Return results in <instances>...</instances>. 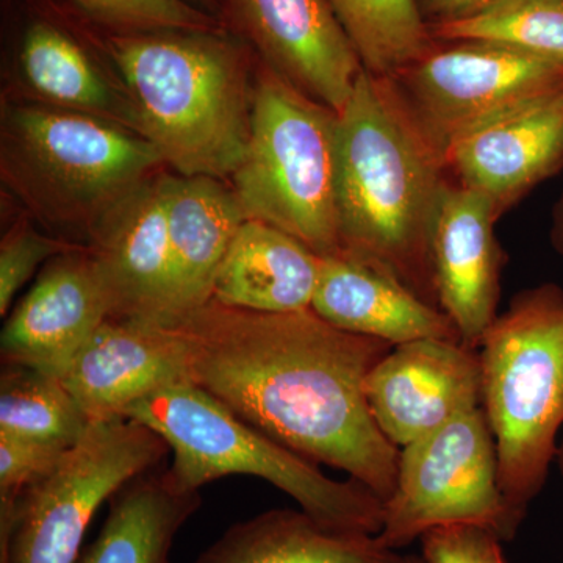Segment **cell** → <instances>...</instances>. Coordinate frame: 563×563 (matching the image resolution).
I'll return each mask as SVG.
<instances>
[{
    "instance_id": "obj_13",
    "label": "cell",
    "mask_w": 563,
    "mask_h": 563,
    "mask_svg": "<svg viewBox=\"0 0 563 563\" xmlns=\"http://www.w3.org/2000/svg\"><path fill=\"white\" fill-rule=\"evenodd\" d=\"M166 180L161 173L129 192L85 242L114 320L168 322Z\"/></svg>"
},
{
    "instance_id": "obj_9",
    "label": "cell",
    "mask_w": 563,
    "mask_h": 563,
    "mask_svg": "<svg viewBox=\"0 0 563 563\" xmlns=\"http://www.w3.org/2000/svg\"><path fill=\"white\" fill-rule=\"evenodd\" d=\"M457 525L483 526L503 542L521 528L504 498L495 439L481 407L399 450L395 490L376 537L398 551Z\"/></svg>"
},
{
    "instance_id": "obj_34",
    "label": "cell",
    "mask_w": 563,
    "mask_h": 563,
    "mask_svg": "<svg viewBox=\"0 0 563 563\" xmlns=\"http://www.w3.org/2000/svg\"><path fill=\"white\" fill-rule=\"evenodd\" d=\"M402 563H426L422 561V558H418V555H404Z\"/></svg>"
},
{
    "instance_id": "obj_4",
    "label": "cell",
    "mask_w": 563,
    "mask_h": 563,
    "mask_svg": "<svg viewBox=\"0 0 563 563\" xmlns=\"http://www.w3.org/2000/svg\"><path fill=\"white\" fill-rule=\"evenodd\" d=\"M173 453L174 484L185 492L225 476H254L290 496L299 509L333 531L377 536L385 503L365 485L325 476L320 465L232 413L191 380L168 385L129 409Z\"/></svg>"
},
{
    "instance_id": "obj_7",
    "label": "cell",
    "mask_w": 563,
    "mask_h": 563,
    "mask_svg": "<svg viewBox=\"0 0 563 563\" xmlns=\"http://www.w3.org/2000/svg\"><path fill=\"white\" fill-rule=\"evenodd\" d=\"M340 114L262 62L251 133L232 190L246 220L262 221L321 257L342 254Z\"/></svg>"
},
{
    "instance_id": "obj_18",
    "label": "cell",
    "mask_w": 563,
    "mask_h": 563,
    "mask_svg": "<svg viewBox=\"0 0 563 563\" xmlns=\"http://www.w3.org/2000/svg\"><path fill=\"white\" fill-rule=\"evenodd\" d=\"M312 309L342 331L393 346L418 340L462 343L443 310L393 274L346 254L322 257Z\"/></svg>"
},
{
    "instance_id": "obj_2",
    "label": "cell",
    "mask_w": 563,
    "mask_h": 563,
    "mask_svg": "<svg viewBox=\"0 0 563 563\" xmlns=\"http://www.w3.org/2000/svg\"><path fill=\"white\" fill-rule=\"evenodd\" d=\"M339 114L342 254L393 274L439 307L432 231L453 181L442 147L391 77L365 68Z\"/></svg>"
},
{
    "instance_id": "obj_29",
    "label": "cell",
    "mask_w": 563,
    "mask_h": 563,
    "mask_svg": "<svg viewBox=\"0 0 563 563\" xmlns=\"http://www.w3.org/2000/svg\"><path fill=\"white\" fill-rule=\"evenodd\" d=\"M69 448L0 433V496L21 493L49 476Z\"/></svg>"
},
{
    "instance_id": "obj_30",
    "label": "cell",
    "mask_w": 563,
    "mask_h": 563,
    "mask_svg": "<svg viewBox=\"0 0 563 563\" xmlns=\"http://www.w3.org/2000/svg\"><path fill=\"white\" fill-rule=\"evenodd\" d=\"M426 563H507L503 540L483 526L457 525L433 529L420 539Z\"/></svg>"
},
{
    "instance_id": "obj_33",
    "label": "cell",
    "mask_w": 563,
    "mask_h": 563,
    "mask_svg": "<svg viewBox=\"0 0 563 563\" xmlns=\"http://www.w3.org/2000/svg\"><path fill=\"white\" fill-rule=\"evenodd\" d=\"M555 463H558L559 472L562 474L563 479V431L561 435V440H559L558 453H555Z\"/></svg>"
},
{
    "instance_id": "obj_5",
    "label": "cell",
    "mask_w": 563,
    "mask_h": 563,
    "mask_svg": "<svg viewBox=\"0 0 563 563\" xmlns=\"http://www.w3.org/2000/svg\"><path fill=\"white\" fill-rule=\"evenodd\" d=\"M481 409L498 454L499 485L523 525L563 431V288L518 291L479 347Z\"/></svg>"
},
{
    "instance_id": "obj_15",
    "label": "cell",
    "mask_w": 563,
    "mask_h": 563,
    "mask_svg": "<svg viewBox=\"0 0 563 563\" xmlns=\"http://www.w3.org/2000/svg\"><path fill=\"white\" fill-rule=\"evenodd\" d=\"M90 424L128 418L141 399L188 379L187 352L174 325L109 318L63 376Z\"/></svg>"
},
{
    "instance_id": "obj_22",
    "label": "cell",
    "mask_w": 563,
    "mask_h": 563,
    "mask_svg": "<svg viewBox=\"0 0 563 563\" xmlns=\"http://www.w3.org/2000/svg\"><path fill=\"white\" fill-rule=\"evenodd\" d=\"M376 536L333 531L299 510L273 509L232 525L195 563H402Z\"/></svg>"
},
{
    "instance_id": "obj_28",
    "label": "cell",
    "mask_w": 563,
    "mask_h": 563,
    "mask_svg": "<svg viewBox=\"0 0 563 563\" xmlns=\"http://www.w3.org/2000/svg\"><path fill=\"white\" fill-rule=\"evenodd\" d=\"M84 246L74 240L44 235L29 221H18L3 233L0 243V314L9 313L14 296L35 276L40 266Z\"/></svg>"
},
{
    "instance_id": "obj_31",
    "label": "cell",
    "mask_w": 563,
    "mask_h": 563,
    "mask_svg": "<svg viewBox=\"0 0 563 563\" xmlns=\"http://www.w3.org/2000/svg\"><path fill=\"white\" fill-rule=\"evenodd\" d=\"M429 29L470 20L490 7L495 0H415Z\"/></svg>"
},
{
    "instance_id": "obj_24",
    "label": "cell",
    "mask_w": 563,
    "mask_h": 563,
    "mask_svg": "<svg viewBox=\"0 0 563 563\" xmlns=\"http://www.w3.org/2000/svg\"><path fill=\"white\" fill-rule=\"evenodd\" d=\"M90 426L63 377L3 363L0 433L73 448Z\"/></svg>"
},
{
    "instance_id": "obj_26",
    "label": "cell",
    "mask_w": 563,
    "mask_h": 563,
    "mask_svg": "<svg viewBox=\"0 0 563 563\" xmlns=\"http://www.w3.org/2000/svg\"><path fill=\"white\" fill-rule=\"evenodd\" d=\"M431 33L435 40L493 41L563 62V0H495L476 16Z\"/></svg>"
},
{
    "instance_id": "obj_6",
    "label": "cell",
    "mask_w": 563,
    "mask_h": 563,
    "mask_svg": "<svg viewBox=\"0 0 563 563\" xmlns=\"http://www.w3.org/2000/svg\"><path fill=\"white\" fill-rule=\"evenodd\" d=\"M162 166L143 136L117 122L46 103L3 110V185L33 218L84 244L103 214Z\"/></svg>"
},
{
    "instance_id": "obj_19",
    "label": "cell",
    "mask_w": 563,
    "mask_h": 563,
    "mask_svg": "<svg viewBox=\"0 0 563 563\" xmlns=\"http://www.w3.org/2000/svg\"><path fill=\"white\" fill-rule=\"evenodd\" d=\"M168 322L206 306L214 277L246 221L232 187L211 177L168 176Z\"/></svg>"
},
{
    "instance_id": "obj_16",
    "label": "cell",
    "mask_w": 563,
    "mask_h": 563,
    "mask_svg": "<svg viewBox=\"0 0 563 563\" xmlns=\"http://www.w3.org/2000/svg\"><path fill=\"white\" fill-rule=\"evenodd\" d=\"M110 318L109 301L87 246L52 258L7 318L2 363L63 377L85 342Z\"/></svg>"
},
{
    "instance_id": "obj_21",
    "label": "cell",
    "mask_w": 563,
    "mask_h": 563,
    "mask_svg": "<svg viewBox=\"0 0 563 563\" xmlns=\"http://www.w3.org/2000/svg\"><path fill=\"white\" fill-rule=\"evenodd\" d=\"M201 506V493L180 490L169 466L141 473L111 496L101 532L74 563H172L177 533Z\"/></svg>"
},
{
    "instance_id": "obj_32",
    "label": "cell",
    "mask_w": 563,
    "mask_h": 563,
    "mask_svg": "<svg viewBox=\"0 0 563 563\" xmlns=\"http://www.w3.org/2000/svg\"><path fill=\"white\" fill-rule=\"evenodd\" d=\"M551 244L554 251L561 255L563 261V191L559 196L553 207V214H551Z\"/></svg>"
},
{
    "instance_id": "obj_23",
    "label": "cell",
    "mask_w": 563,
    "mask_h": 563,
    "mask_svg": "<svg viewBox=\"0 0 563 563\" xmlns=\"http://www.w3.org/2000/svg\"><path fill=\"white\" fill-rule=\"evenodd\" d=\"M21 69L46 106L129 122L109 84L91 58L69 35L49 22H35L25 32Z\"/></svg>"
},
{
    "instance_id": "obj_8",
    "label": "cell",
    "mask_w": 563,
    "mask_h": 563,
    "mask_svg": "<svg viewBox=\"0 0 563 563\" xmlns=\"http://www.w3.org/2000/svg\"><path fill=\"white\" fill-rule=\"evenodd\" d=\"M165 440L143 422L91 424L57 468L20 498L0 496V563H74L103 503L165 463Z\"/></svg>"
},
{
    "instance_id": "obj_14",
    "label": "cell",
    "mask_w": 563,
    "mask_h": 563,
    "mask_svg": "<svg viewBox=\"0 0 563 563\" xmlns=\"http://www.w3.org/2000/svg\"><path fill=\"white\" fill-rule=\"evenodd\" d=\"M498 220L485 196L453 179L433 224L437 302L454 322L462 344L476 351L499 314L507 257L496 239Z\"/></svg>"
},
{
    "instance_id": "obj_10",
    "label": "cell",
    "mask_w": 563,
    "mask_h": 563,
    "mask_svg": "<svg viewBox=\"0 0 563 563\" xmlns=\"http://www.w3.org/2000/svg\"><path fill=\"white\" fill-rule=\"evenodd\" d=\"M442 151L488 122L563 92V62L493 41L433 38L391 77Z\"/></svg>"
},
{
    "instance_id": "obj_3",
    "label": "cell",
    "mask_w": 563,
    "mask_h": 563,
    "mask_svg": "<svg viewBox=\"0 0 563 563\" xmlns=\"http://www.w3.org/2000/svg\"><path fill=\"white\" fill-rule=\"evenodd\" d=\"M107 49L129 124L184 177L231 180L251 133L254 79L243 47L220 31L118 33Z\"/></svg>"
},
{
    "instance_id": "obj_1",
    "label": "cell",
    "mask_w": 563,
    "mask_h": 563,
    "mask_svg": "<svg viewBox=\"0 0 563 563\" xmlns=\"http://www.w3.org/2000/svg\"><path fill=\"white\" fill-rule=\"evenodd\" d=\"M172 325L192 384L295 453L390 499L399 448L374 421L365 385L393 344L342 331L313 309L262 313L213 299Z\"/></svg>"
},
{
    "instance_id": "obj_17",
    "label": "cell",
    "mask_w": 563,
    "mask_h": 563,
    "mask_svg": "<svg viewBox=\"0 0 563 563\" xmlns=\"http://www.w3.org/2000/svg\"><path fill=\"white\" fill-rule=\"evenodd\" d=\"M448 172L501 218L563 169V92L488 122L444 151Z\"/></svg>"
},
{
    "instance_id": "obj_12",
    "label": "cell",
    "mask_w": 563,
    "mask_h": 563,
    "mask_svg": "<svg viewBox=\"0 0 563 563\" xmlns=\"http://www.w3.org/2000/svg\"><path fill=\"white\" fill-rule=\"evenodd\" d=\"M263 63L314 101L342 113L363 70L325 0H229Z\"/></svg>"
},
{
    "instance_id": "obj_27",
    "label": "cell",
    "mask_w": 563,
    "mask_h": 563,
    "mask_svg": "<svg viewBox=\"0 0 563 563\" xmlns=\"http://www.w3.org/2000/svg\"><path fill=\"white\" fill-rule=\"evenodd\" d=\"M118 33L218 31L217 22L184 0H74Z\"/></svg>"
},
{
    "instance_id": "obj_20",
    "label": "cell",
    "mask_w": 563,
    "mask_h": 563,
    "mask_svg": "<svg viewBox=\"0 0 563 563\" xmlns=\"http://www.w3.org/2000/svg\"><path fill=\"white\" fill-rule=\"evenodd\" d=\"M321 255L266 222L246 220L233 236L211 299L262 313L312 309Z\"/></svg>"
},
{
    "instance_id": "obj_25",
    "label": "cell",
    "mask_w": 563,
    "mask_h": 563,
    "mask_svg": "<svg viewBox=\"0 0 563 563\" xmlns=\"http://www.w3.org/2000/svg\"><path fill=\"white\" fill-rule=\"evenodd\" d=\"M363 68L393 77L431 47V29L415 0H325Z\"/></svg>"
},
{
    "instance_id": "obj_11",
    "label": "cell",
    "mask_w": 563,
    "mask_h": 563,
    "mask_svg": "<svg viewBox=\"0 0 563 563\" xmlns=\"http://www.w3.org/2000/svg\"><path fill=\"white\" fill-rule=\"evenodd\" d=\"M479 351L446 340L393 346L365 391L374 421L395 446L428 435L481 407Z\"/></svg>"
}]
</instances>
